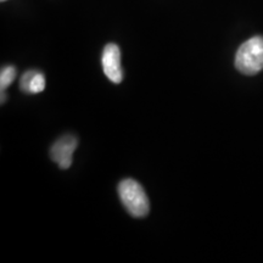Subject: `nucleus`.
Returning a JSON list of instances; mask_svg holds the SVG:
<instances>
[{"instance_id": "obj_1", "label": "nucleus", "mask_w": 263, "mask_h": 263, "mask_svg": "<svg viewBox=\"0 0 263 263\" xmlns=\"http://www.w3.org/2000/svg\"><path fill=\"white\" fill-rule=\"evenodd\" d=\"M235 67L246 76H254L263 70V37L256 35L240 45L235 55Z\"/></svg>"}, {"instance_id": "obj_2", "label": "nucleus", "mask_w": 263, "mask_h": 263, "mask_svg": "<svg viewBox=\"0 0 263 263\" xmlns=\"http://www.w3.org/2000/svg\"><path fill=\"white\" fill-rule=\"evenodd\" d=\"M118 195L127 211L133 217L143 218L149 213L150 203L143 186L134 179H124L118 185Z\"/></svg>"}, {"instance_id": "obj_3", "label": "nucleus", "mask_w": 263, "mask_h": 263, "mask_svg": "<svg viewBox=\"0 0 263 263\" xmlns=\"http://www.w3.org/2000/svg\"><path fill=\"white\" fill-rule=\"evenodd\" d=\"M101 66L104 73L112 83L118 84L123 81V68L121 65V50L117 44L108 43L101 55Z\"/></svg>"}, {"instance_id": "obj_4", "label": "nucleus", "mask_w": 263, "mask_h": 263, "mask_svg": "<svg viewBox=\"0 0 263 263\" xmlns=\"http://www.w3.org/2000/svg\"><path fill=\"white\" fill-rule=\"evenodd\" d=\"M78 139L71 134H66L52 144L50 156L55 163L62 170L70 168L74 150L77 149Z\"/></svg>"}, {"instance_id": "obj_5", "label": "nucleus", "mask_w": 263, "mask_h": 263, "mask_svg": "<svg viewBox=\"0 0 263 263\" xmlns=\"http://www.w3.org/2000/svg\"><path fill=\"white\" fill-rule=\"evenodd\" d=\"M20 89L27 94H38L45 89V77L39 71H27L20 80Z\"/></svg>"}, {"instance_id": "obj_6", "label": "nucleus", "mask_w": 263, "mask_h": 263, "mask_svg": "<svg viewBox=\"0 0 263 263\" xmlns=\"http://www.w3.org/2000/svg\"><path fill=\"white\" fill-rule=\"evenodd\" d=\"M16 78V68L14 66H6L0 72V88L4 91Z\"/></svg>"}, {"instance_id": "obj_7", "label": "nucleus", "mask_w": 263, "mask_h": 263, "mask_svg": "<svg viewBox=\"0 0 263 263\" xmlns=\"http://www.w3.org/2000/svg\"><path fill=\"white\" fill-rule=\"evenodd\" d=\"M2 2H6V0H2Z\"/></svg>"}]
</instances>
